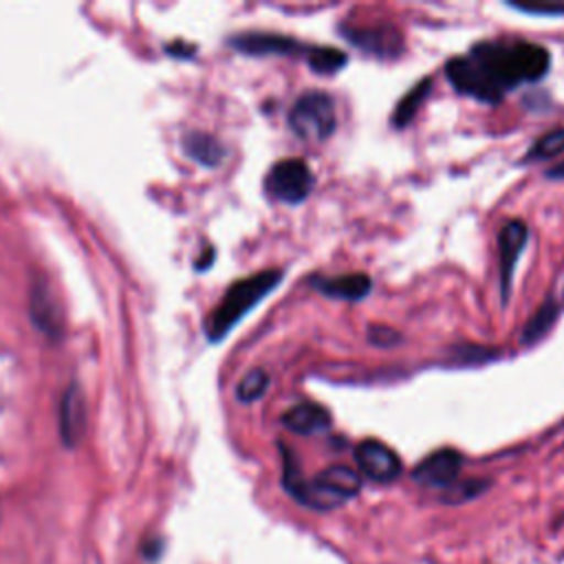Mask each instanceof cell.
<instances>
[{
  "label": "cell",
  "mask_w": 564,
  "mask_h": 564,
  "mask_svg": "<svg viewBox=\"0 0 564 564\" xmlns=\"http://www.w3.org/2000/svg\"><path fill=\"white\" fill-rule=\"evenodd\" d=\"M564 152V126L555 128L546 134H542L540 139L533 141V145L529 148L524 161H542V159H553L557 154Z\"/></svg>",
  "instance_id": "obj_17"
},
{
  "label": "cell",
  "mask_w": 564,
  "mask_h": 564,
  "mask_svg": "<svg viewBox=\"0 0 564 564\" xmlns=\"http://www.w3.org/2000/svg\"><path fill=\"white\" fill-rule=\"evenodd\" d=\"M280 447L284 454V487L302 505L313 509H333L361 489L359 474L346 465H330L313 480H304L297 471L293 454L284 445Z\"/></svg>",
  "instance_id": "obj_2"
},
{
  "label": "cell",
  "mask_w": 564,
  "mask_h": 564,
  "mask_svg": "<svg viewBox=\"0 0 564 564\" xmlns=\"http://www.w3.org/2000/svg\"><path fill=\"white\" fill-rule=\"evenodd\" d=\"M463 467V454L443 447L425 456L412 471V478L425 487H449L456 482Z\"/></svg>",
  "instance_id": "obj_9"
},
{
  "label": "cell",
  "mask_w": 564,
  "mask_h": 564,
  "mask_svg": "<svg viewBox=\"0 0 564 564\" xmlns=\"http://www.w3.org/2000/svg\"><path fill=\"white\" fill-rule=\"evenodd\" d=\"M335 104L330 95L322 90H308L300 95L289 112V128L302 141H326L335 132Z\"/></svg>",
  "instance_id": "obj_4"
},
{
  "label": "cell",
  "mask_w": 564,
  "mask_h": 564,
  "mask_svg": "<svg viewBox=\"0 0 564 564\" xmlns=\"http://www.w3.org/2000/svg\"><path fill=\"white\" fill-rule=\"evenodd\" d=\"M557 313H560V304H557V300L553 295H549L542 302V306L533 313V317L524 324V328L520 333V344L522 346H531L538 339H542L553 328V324L557 322Z\"/></svg>",
  "instance_id": "obj_13"
},
{
  "label": "cell",
  "mask_w": 564,
  "mask_h": 564,
  "mask_svg": "<svg viewBox=\"0 0 564 564\" xmlns=\"http://www.w3.org/2000/svg\"><path fill=\"white\" fill-rule=\"evenodd\" d=\"M511 9L522 11V13H531V15H562L564 13V4H524V2H507Z\"/></svg>",
  "instance_id": "obj_20"
},
{
  "label": "cell",
  "mask_w": 564,
  "mask_h": 564,
  "mask_svg": "<svg viewBox=\"0 0 564 564\" xmlns=\"http://www.w3.org/2000/svg\"><path fill=\"white\" fill-rule=\"evenodd\" d=\"M282 425L302 436L322 434L330 427V412L317 403H297L282 414Z\"/></svg>",
  "instance_id": "obj_12"
},
{
  "label": "cell",
  "mask_w": 564,
  "mask_h": 564,
  "mask_svg": "<svg viewBox=\"0 0 564 564\" xmlns=\"http://www.w3.org/2000/svg\"><path fill=\"white\" fill-rule=\"evenodd\" d=\"M529 240V229L524 220H507L500 231H498V251H500V297L502 304H507L509 293H511V282H513V271L516 262Z\"/></svg>",
  "instance_id": "obj_7"
},
{
  "label": "cell",
  "mask_w": 564,
  "mask_h": 564,
  "mask_svg": "<svg viewBox=\"0 0 564 564\" xmlns=\"http://www.w3.org/2000/svg\"><path fill=\"white\" fill-rule=\"evenodd\" d=\"M430 90H432V79H430V77H423L419 84H414V86L399 99V104L394 106L392 117H390V123H392L394 128H405V126L414 119V115L419 112L421 104L427 99Z\"/></svg>",
  "instance_id": "obj_14"
},
{
  "label": "cell",
  "mask_w": 564,
  "mask_h": 564,
  "mask_svg": "<svg viewBox=\"0 0 564 564\" xmlns=\"http://www.w3.org/2000/svg\"><path fill=\"white\" fill-rule=\"evenodd\" d=\"M189 156L205 165H218L223 159V145L207 134H189L185 141Z\"/></svg>",
  "instance_id": "obj_16"
},
{
  "label": "cell",
  "mask_w": 564,
  "mask_h": 564,
  "mask_svg": "<svg viewBox=\"0 0 564 564\" xmlns=\"http://www.w3.org/2000/svg\"><path fill=\"white\" fill-rule=\"evenodd\" d=\"M551 55L544 46L518 40H482L467 55L452 57L445 75L456 93L482 104H500L505 95L522 84H533L546 75Z\"/></svg>",
  "instance_id": "obj_1"
},
{
  "label": "cell",
  "mask_w": 564,
  "mask_h": 564,
  "mask_svg": "<svg viewBox=\"0 0 564 564\" xmlns=\"http://www.w3.org/2000/svg\"><path fill=\"white\" fill-rule=\"evenodd\" d=\"M282 278H284V271L267 269L249 278L236 280L223 295L220 304L207 317L205 322L207 337L212 341L223 339L256 304H260L282 282Z\"/></svg>",
  "instance_id": "obj_3"
},
{
  "label": "cell",
  "mask_w": 564,
  "mask_h": 564,
  "mask_svg": "<svg viewBox=\"0 0 564 564\" xmlns=\"http://www.w3.org/2000/svg\"><path fill=\"white\" fill-rule=\"evenodd\" d=\"M344 37L366 51L368 55H377V57H397L403 51V35L397 26L388 24V22H379V24H359V26H341Z\"/></svg>",
  "instance_id": "obj_6"
},
{
  "label": "cell",
  "mask_w": 564,
  "mask_h": 564,
  "mask_svg": "<svg viewBox=\"0 0 564 564\" xmlns=\"http://www.w3.org/2000/svg\"><path fill=\"white\" fill-rule=\"evenodd\" d=\"M315 185V176L311 167L302 159H282L278 161L264 178L267 194L286 205L304 203Z\"/></svg>",
  "instance_id": "obj_5"
},
{
  "label": "cell",
  "mask_w": 564,
  "mask_h": 564,
  "mask_svg": "<svg viewBox=\"0 0 564 564\" xmlns=\"http://www.w3.org/2000/svg\"><path fill=\"white\" fill-rule=\"evenodd\" d=\"M311 284L326 297L348 300V302L364 300L372 289V280L366 273H346V275H335V278H311Z\"/></svg>",
  "instance_id": "obj_11"
},
{
  "label": "cell",
  "mask_w": 564,
  "mask_h": 564,
  "mask_svg": "<svg viewBox=\"0 0 564 564\" xmlns=\"http://www.w3.org/2000/svg\"><path fill=\"white\" fill-rule=\"evenodd\" d=\"M355 460L359 469L377 482H390L401 474L399 456L386 443L375 438L361 441L355 447Z\"/></svg>",
  "instance_id": "obj_8"
},
{
  "label": "cell",
  "mask_w": 564,
  "mask_h": 564,
  "mask_svg": "<svg viewBox=\"0 0 564 564\" xmlns=\"http://www.w3.org/2000/svg\"><path fill=\"white\" fill-rule=\"evenodd\" d=\"M544 176H546V178H553V181H564V161H560V163H555L553 167H549V170L544 172Z\"/></svg>",
  "instance_id": "obj_21"
},
{
  "label": "cell",
  "mask_w": 564,
  "mask_h": 564,
  "mask_svg": "<svg viewBox=\"0 0 564 564\" xmlns=\"http://www.w3.org/2000/svg\"><path fill=\"white\" fill-rule=\"evenodd\" d=\"M84 408H82V399L75 390L68 392L66 403H64V436L70 441H75L84 427Z\"/></svg>",
  "instance_id": "obj_19"
},
{
  "label": "cell",
  "mask_w": 564,
  "mask_h": 564,
  "mask_svg": "<svg viewBox=\"0 0 564 564\" xmlns=\"http://www.w3.org/2000/svg\"><path fill=\"white\" fill-rule=\"evenodd\" d=\"M229 44L245 55H304L311 46L302 44L295 37L280 33H240L229 40Z\"/></svg>",
  "instance_id": "obj_10"
},
{
  "label": "cell",
  "mask_w": 564,
  "mask_h": 564,
  "mask_svg": "<svg viewBox=\"0 0 564 564\" xmlns=\"http://www.w3.org/2000/svg\"><path fill=\"white\" fill-rule=\"evenodd\" d=\"M267 388H269V375L262 368H253L240 379L236 388V397L242 403H253L267 392Z\"/></svg>",
  "instance_id": "obj_18"
},
{
  "label": "cell",
  "mask_w": 564,
  "mask_h": 564,
  "mask_svg": "<svg viewBox=\"0 0 564 564\" xmlns=\"http://www.w3.org/2000/svg\"><path fill=\"white\" fill-rule=\"evenodd\" d=\"M306 64L317 75H335L348 64V55L335 46H311L306 53Z\"/></svg>",
  "instance_id": "obj_15"
}]
</instances>
